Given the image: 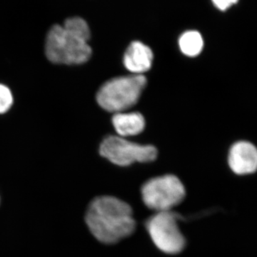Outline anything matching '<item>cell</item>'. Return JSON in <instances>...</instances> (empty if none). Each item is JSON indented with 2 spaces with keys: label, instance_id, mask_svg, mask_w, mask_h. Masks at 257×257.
<instances>
[{
  "label": "cell",
  "instance_id": "obj_1",
  "mask_svg": "<svg viewBox=\"0 0 257 257\" xmlns=\"http://www.w3.org/2000/svg\"><path fill=\"white\" fill-rule=\"evenodd\" d=\"M85 221L98 241L113 244L133 234L136 221L132 207L112 196H100L88 206Z\"/></svg>",
  "mask_w": 257,
  "mask_h": 257
},
{
  "label": "cell",
  "instance_id": "obj_2",
  "mask_svg": "<svg viewBox=\"0 0 257 257\" xmlns=\"http://www.w3.org/2000/svg\"><path fill=\"white\" fill-rule=\"evenodd\" d=\"M89 39L66 27L55 25L47 33L45 55L54 64L78 65L86 63L92 56Z\"/></svg>",
  "mask_w": 257,
  "mask_h": 257
},
{
  "label": "cell",
  "instance_id": "obj_3",
  "mask_svg": "<svg viewBox=\"0 0 257 257\" xmlns=\"http://www.w3.org/2000/svg\"><path fill=\"white\" fill-rule=\"evenodd\" d=\"M147 79L143 74L116 77L104 83L96 94L102 109L110 112H124L138 103Z\"/></svg>",
  "mask_w": 257,
  "mask_h": 257
},
{
  "label": "cell",
  "instance_id": "obj_4",
  "mask_svg": "<svg viewBox=\"0 0 257 257\" xmlns=\"http://www.w3.org/2000/svg\"><path fill=\"white\" fill-rule=\"evenodd\" d=\"M185 195L183 184L172 175L150 179L142 188L145 205L157 212L172 210L183 201Z\"/></svg>",
  "mask_w": 257,
  "mask_h": 257
},
{
  "label": "cell",
  "instance_id": "obj_5",
  "mask_svg": "<svg viewBox=\"0 0 257 257\" xmlns=\"http://www.w3.org/2000/svg\"><path fill=\"white\" fill-rule=\"evenodd\" d=\"M179 215L172 211L157 212L146 227L157 248L168 254H177L185 247L186 239L178 226Z\"/></svg>",
  "mask_w": 257,
  "mask_h": 257
},
{
  "label": "cell",
  "instance_id": "obj_6",
  "mask_svg": "<svg viewBox=\"0 0 257 257\" xmlns=\"http://www.w3.org/2000/svg\"><path fill=\"white\" fill-rule=\"evenodd\" d=\"M99 154L111 163L125 167L156 160L157 150L152 145H140L120 137L109 136L101 143Z\"/></svg>",
  "mask_w": 257,
  "mask_h": 257
},
{
  "label": "cell",
  "instance_id": "obj_7",
  "mask_svg": "<svg viewBox=\"0 0 257 257\" xmlns=\"http://www.w3.org/2000/svg\"><path fill=\"white\" fill-rule=\"evenodd\" d=\"M229 165L238 175H245L256 172L257 152L256 147L248 142L235 143L229 151Z\"/></svg>",
  "mask_w": 257,
  "mask_h": 257
},
{
  "label": "cell",
  "instance_id": "obj_8",
  "mask_svg": "<svg viewBox=\"0 0 257 257\" xmlns=\"http://www.w3.org/2000/svg\"><path fill=\"white\" fill-rule=\"evenodd\" d=\"M151 49L142 42L131 43L124 56V67L134 74H143L151 68L153 61Z\"/></svg>",
  "mask_w": 257,
  "mask_h": 257
},
{
  "label": "cell",
  "instance_id": "obj_9",
  "mask_svg": "<svg viewBox=\"0 0 257 257\" xmlns=\"http://www.w3.org/2000/svg\"><path fill=\"white\" fill-rule=\"evenodd\" d=\"M112 124L119 137L138 135L143 131L145 120L139 112L115 113L112 117Z\"/></svg>",
  "mask_w": 257,
  "mask_h": 257
},
{
  "label": "cell",
  "instance_id": "obj_10",
  "mask_svg": "<svg viewBox=\"0 0 257 257\" xmlns=\"http://www.w3.org/2000/svg\"><path fill=\"white\" fill-rule=\"evenodd\" d=\"M179 44L182 53L192 57L199 55L204 46L202 35L197 31L184 33L179 39Z\"/></svg>",
  "mask_w": 257,
  "mask_h": 257
},
{
  "label": "cell",
  "instance_id": "obj_11",
  "mask_svg": "<svg viewBox=\"0 0 257 257\" xmlns=\"http://www.w3.org/2000/svg\"><path fill=\"white\" fill-rule=\"evenodd\" d=\"M13 104V93L10 88L0 84V114H5L9 111Z\"/></svg>",
  "mask_w": 257,
  "mask_h": 257
},
{
  "label": "cell",
  "instance_id": "obj_12",
  "mask_svg": "<svg viewBox=\"0 0 257 257\" xmlns=\"http://www.w3.org/2000/svg\"><path fill=\"white\" fill-rule=\"evenodd\" d=\"M213 3L215 5L216 8L218 9L221 10V11H225L229 8L231 5L236 4L238 0H212Z\"/></svg>",
  "mask_w": 257,
  "mask_h": 257
}]
</instances>
